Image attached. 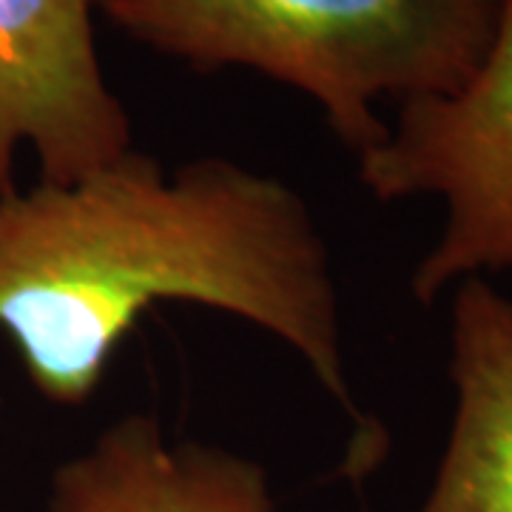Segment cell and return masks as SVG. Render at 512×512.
I'll use <instances>...</instances> for the list:
<instances>
[{
    "instance_id": "3",
    "label": "cell",
    "mask_w": 512,
    "mask_h": 512,
    "mask_svg": "<svg viewBox=\"0 0 512 512\" xmlns=\"http://www.w3.org/2000/svg\"><path fill=\"white\" fill-rule=\"evenodd\" d=\"M376 200L441 197L447 222L413 271L421 305L470 276L512 271V0L493 43L453 94L402 103L399 123L359 154Z\"/></svg>"
},
{
    "instance_id": "6",
    "label": "cell",
    "mask_w": 512,
    "mask_h": 512,
    "mask_svg": "<svg viewBox=\"0 0 512 512\" xmlns=\"http://www.w3.org/2000/svg\"><path fill=\"white\" fill-rule=\"evenodd\" d=\"M450 342L456 413L419 512H512V299L458 282Z\"/></svg>"
},
{
    "instance_id": "4",
    "label": "cell",
    "mask_w": 512,
    "mask_h": 512,
    "mask_svg": "<svg viewBox=\"0 0 512 512\" xmlns=\"http://www.w3.org/2000/svg\"><path fill=\"white\" fill-rule=\"evenodd\" d=\"M35 151L40 183L89 177L131 151V120L94 40V0H0V194Z\"/></svg>"
},
{
    "instance_id": "1",
    "label": "cell",
    "mask_w": 512,
    "mask_h": 512,
    "mask_svg": "<svg viewBox=\"0 0 512 512\" xmlns=\"http://www.w3.org/2000/svg\"><path fill=\"white\" fill-rule=\"evenodd\" d=\"M168 302L268 330L362 419L328 242L288 183L222 157L165 171L131 148L77 183L0 194V330L46 402H89Z\"/></svg>"
},
{
    "instance_id": "2",
    "label": "cell",
    "mask_w": 512,
    "mask_h": 512,
    "mask_svg": "<svg viewBox=\"0 0 512 512\" xmlns=\"http://www.w3.org/2000/svg\"><path fill=\"white\" fill-rule=\"evenodd\" d=\"M504 0H94V15L202 72L251 69L308 94L348 148L387 137L376 106L461 89Z\"/></svg>"
},
{
    "instance_id": "5",
    "label": "cell",
    "mask_w": 512,
    "mask_h": 512,
    "mask_svg": "<svg viewBox=\"0 0 512 512\" xmlns=\"http://www.w3.org/2000/svg\"><path fill=\"white\" fill-rule=\"evenodd\" d=\"M43 512H282L268 473L202 441H171L148 413L109 424L63 461Z\"/></svg>"
}]
</instances>
